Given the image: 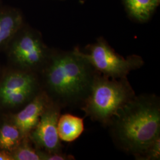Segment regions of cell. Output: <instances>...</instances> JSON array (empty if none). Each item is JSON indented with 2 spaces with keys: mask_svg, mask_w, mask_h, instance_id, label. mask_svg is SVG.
<instances>
[{
  "mask_svg": "<svg viewBox=\"0 0 160 160\" xmlns=\"http://www.w3.org/2000/svg\"><path fill=\"white\" fill-rule=\"evenodd\" d=\"M22 23V16L18 11L8 10L0 12V46L17 33Z\"/></svg>",
  "mask_w": 160,
  "mask_h": 160,
  "instance_id": "9",
  "label": "cell"
},
{
  "mask_svg": "<svg viewBox=\"0 0 160 160\" xmlns=\"http://www.w3.org/2000/svg\"><path fill=\"white\" fill-rule=\"evenodd\" d=\"M50 102V99L45 93H39L15 116L14 125L18 128L23 136L28 135L34 129Z\"/></svg>",
  "mask_w": 160,
  "mask_h": 160,
  "instance_id": "7",
  "label": "cell"
},
{
  "mask_svg": "<svg viewBox=\"0 0 160 160\" xmlns=\"http://www.w3.org/2000/svg\"><path fill=\"white\" fill-rule=\"evenodd\" d=\"M13 160H45V153L39 150L33 148L27 143L16 148L14 154L12 155Z\"/></svg>",
  "mask_w": 160,
  "mask_h": 160,
  "instance_id": "14",
  "label": "cell"
},
{
  "mask_svg": "<svg viewBox=\"0 0 160 160\" xmlns=\"http://www.w3.org/2000/svg\"><path fill=\"white\" fill-rule=\"evenodd\" d=\"M36 88H26L6 92L0 96V100L7 105L17 106L36 96Z\"/></svg>",
  "mask_w": 160,
  "mask_h": 160,
  "instance_id": "13",
  "label": "cell"
},
{
  "mask_svg": "<svg viewBox=\"0 0 160 160\" xmlns=\"http://www.w3.org/2000/svg\"><path fill=\"white\" fill-rule=\"evenodd\" d=\"M38 81L34 74L30 72H17L6 77L0 85V96L6 92L36 88Z\"/></svg>",
  "mask_w": 160,
  "mask_h": 160,
  "instance_id": "11",
  "label": "cell"
},
{
  "mask_svg": "<svg viewBox=\"0 0 160 160\" xmlns=\"http://www.w3.org/2000/svg\"><path fill=\"white\" fill-rule=\"evenodd\" d=\"M86 49V52L81 51L82 54L92 67L98 74L110 78H127L131 71L140 68L144 64L143 59L138 55L123 57L103 38L97 39Z\"/></svg>",
  "mask_w": 160,
  "mask_h": 160,
  "instance_id": "4",
  "label": "cell"
},
{
  "mask_svg": "<svg viewBox=\"0 0 160 160\" xmlns=\"http://www.w3.org/2000/svg\"><path fill=\"white\" fill-rule=\"evenodd\" d=\"M129 16L139 22H146L160 4V0H123Z\"/></svg>",
  "mask_w": 160,
  "mask_h": 160,
  "instance_id": "10",
  "label": "cell"
},
{
  "mask_svg": "<svg viewBox=\"0 0 160 160\" xmlns=\"http://www.w3.org/2000/svg\"><path fill=\"white\" fill-rule=\"evenodd\" d=\"M135 96L127 78L114 79L97 74L80 109L92 120L108 126L118 111Z\"/></svg>",
  "mask_w": 160,
  "mask_h": 160,
  "instance_id": "3",
  "label": "cell"
},
{
  "mask_svg": "<svg viewBox=\"0 0 160 160\" xmlns=\"http://www.w3.org/2000/svg\"><path fill=\"white\" fill-rule=\"evenodd\" d=\"M75 160L74 157L72 155L64 154L62 152L45 153V160Z\"/></svg>",
  "mask_w": 160,
  "mask_h": 160,
  "instance_id": "16",
  "label": "cell"
},
{
  "mask_svg": "<svg viewBox=\"0 0 160 160\" xmlns=\"http://www.w3.org/2000/svg\"><path fill=\"white\" fill-rule=\"evenodd\" d=\"M0 160H13L12 155L8 154L6 151H0Z\"/></svg>",
  "mask_w": 160,
  "mask_h": 160,
  "instance_id": "17",
  "label": "cell"
},
{
  "mask_svg": "<svg viewBox=\"0 0 160 160\" xmlns=\"http://www.w3.org/2000/svg\"><path fill=\"white\" fill-rule=\"evenodd\" d=\"M84 130L82 118L69 113L60 115L58 122V132L59 139L71 142L81 135Z\"/></svg>",
  "mask_w": 160,
  "mask_h": 160,
  "instance_id": "8",
  "label": "cell"
},
{
  "mask_svg": "<svg viewBox=\"0 0 160 160\" xmlns=\"http://www.w3.org/2000/svg\"><path fill=\"white\" fill-rule=\"evenodd\" d=\"M23 137L15 125H4L0 128V149L6 151L14 150L19 145Z\"/></svg>",
  "mask_w": 160,
  "mask_h": 160,
  "instance_id": "12",
  "label": "cell"
},
{
  "mask_svg": "<svg viewBox=\"0 0 160 160\" xmlns=\"http://www.w3.org/2000/svg\"><path fill=\"white\" fill-rule=\"evenodd\" d=\"M135 158L139 160H160V138H157L153 143Z\"/></svg>",
  "mask_w": 160,
  "mask_h": 160,
  "instance_id": "15",
  "label": "cell"
},
{
  "mask_svg": "<svg viewBox=\"0 0 160 160\" xmlns=\"http://www.w3.org/2000/svg\"><path fill=\"white\" fill-rule=\"evenodd\" d=\"M44 72L46 88L54 98L52 102L61 108H81L98 74L78 48L51 53Z\"/></svg>",
  "mask_w": 160,
  "mask_h": 160,
  "instance_id": "2",
  "label": "cell"
},
{
  "mask_svg": "<svg viewBox=\"0 0 160 160\" xmlns=\"http://www.w3.org/2000/svg\"><path fill=\"white\" fill-rule=\"evenodd\" d=\"M115 145L134 157L160 138V100L154 94L135 96L108 126Z\"/></svg>",
  "mask_w": 160,
  "mask_h": 160,
  "instance_id": "1",
  "label": "cell"
},
{
  "mask_svg": "<svg viewBox=\"0 0 160 160\" xmlns=\"http://www.w3.org/2000/svg\"><path fill=\"white\" fill-rule=\"evenodd\" d=\"M62 108L57 104H48L34 129L30 133L32 141L49 153L61 152L62 145L58 132V122Z\"/></svg>",
  "mask_w": 160,
  "mask_h": 160,
  "instance_id": "6",
  "label": "cell"
},
{
  "mask_svg": "<svg viewBox=\"0 0 160 160\" xmlns=\"http://www.w3.org/2000/svg\"><path fill=\"white\" fill-rule=\"evenodd\" d=\"M11 53L17 63L28 69L45 65L51 54L39 34L31 30L25 31L17 38Z\"/></svg>",
  "mask_w": 160,
  "mask_h": 160,
  "instance_id": "5",
  "label": "cell"
}]
</instances>
